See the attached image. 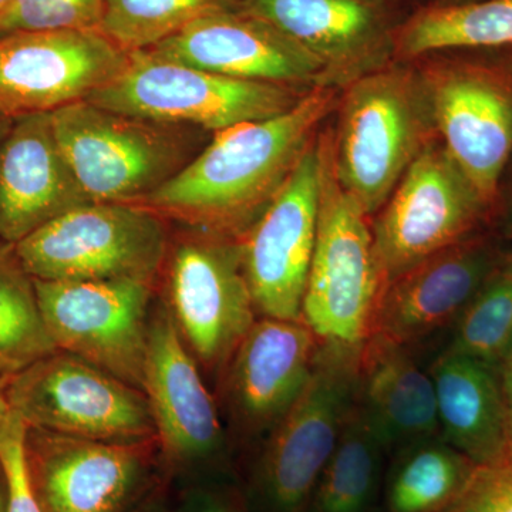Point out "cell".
<instances>
[{
    "label": "cell",
    "instance_id": "cell-1",
    "mask_svg": "<svg viewBox=\"0 0 512 512\" xmlns=\"http://www.w3.org/2000/svg\"><path fill=\"white\" fill-rule=\"evenodd\" d=\"M340 92L319 87L286 113L215 133L198 156L140 204L191 231L238 242L333 116Z\"/></svg>",
    "mask_w": 512,
    "mask_h": 512
},
{
    "label": "cell",
    "instance_id": "cell-2",
    "mask_svg": "<svg viewBox=\"0 0 512 512\" xmlns=\"http://www.w3.org/2000/svg\"><path fill=\"white\" fill-rule=\"evenodd\" d=\"M332 128L336 175L370 218L437 136L426 90L410 60H394L346 86Z\"/></svg>",
    "mask_w": 512,
    "mask_h": 512
},
{
    "label": "cell",
    "instance_id": "cell-3",
    "mask_svg": "<svg viewBox=\"0 0 512 512\" xmlns=\"http://www.w3.org/2000/svg\"><path fill=\"white\" fill-rule=\"evenodd\" d=\"M319 140L318 234L302 320L320 342L362 348L372 335L386 279L376 254L372 218L336 175L332 121L322 127Z\"/></svg>",
    "mask_w": 512,
    "mask_h": 512
},
{
    "label": "cell",
    "instance_id": "cell-4",
    "mask_svg": "<svg viewBox=\"0 0 512 512\" xmlns=\"http://www.w3.org/2000/svg\"><path fill=\"white\" fill-rule=\"evenodd\" d=\"M362 348L320 343L311 379L259 447L245 481L249 512H305L356 402Z\"/></svg>",
    "mask_w": 512,
    "mask_h": 512
},
{
    "label": "cell",
    "instance_id": "cell-5",
    "mask_svg": "<svg viewBox=\"0 0 512 512\" xmlns=\"http://www.w3.org/2000/svg\"><path fill=\"white\" fill-rule=\"evenodd\" d=\"M429 99L437 136L493 207L512 157V56L450 49L410 60Z\"/></svg>",
    "mask_w": 512,
    "mask_h": 512
},
{
    "label": "cell",
    "instance_id": "cell-6",
    "mask_svg": "<svg viewBox=\"0 0 512 512\" xmlns=\"http://www.w3.org/2000/svg\"><path fill=\"white\" fill-rule=\"evenodd\" d=\"M37 281L156 282L170 252L163 215L146 205L87 202L13 245Z\"/></svg>",
    "mask_w": 512,
    "mask_h": 512
},
{
    "label": "cell",
    "instance_id": "cell-7",
    "mask_svg": "<svg viewBox=\"0 0 512 512\" xmlns=\"http://www.w3.org/2000/svg\"><path fill=\"white\" fill-rule=\"evenodd\" d=\"M311 92L232 79L138 50L113 82L86 100L127 116L220 133L286 113Z\"/></svg>",
    "mask_w": 512,
    "mask_h": 512
},
{
    "label": "cell",
    "instance_id": "cell-8",
    "mask_svg": "<svg viewBox=\"0 0 512 512\" xmlns=\"http://www.w3.org/2000/svg\"><path fill=\"white\" fill-rule=\"evenodd\" d=\"M67 163L94 202L140 204L190 163L187 127L82 100L50 114Z\"/></svg>",
    "mask_w": 512,
    "mask_h": 512
},
{
    "label": "cell",
    "instance_id": "cell-9",
    "mask_svg": "<svg viewBox=\"0 0 512 512\" xmlns=\"http://www.w3.org/2000/svg\"><path fill=\"white\" fill-rule=\"evenodd\" d=\"M494 228V210L439 136L407 168L372 218L386 284L423 259Z\"/></svg>",
    "mask_w": 512,
    "mask_h": 512
},
{
    "label": "cell",
    "instance_id": "cell-10",
    "mask_svg": "<svg viewBox=\"0 0 512 512\" xmlns=\"http://www.w3.org/2000/svg\"><path fill=\"white\" fill-rule=\"evenodd\" d=\"M3 393L28 427L111 443L157 439L146 394L64 350L6 377Z\"/></svg>",
    "mask_w": 512,
    "mask_h": 512
},
{
    "label": "cell",
    "instance_id": "cell-11",
    "mask_svg": "<svg viewBox=\"0 0 512 512\" xmlns=\"http://www.w3.org/2000/svg\"><path fill=\"white\" fill-rule=\"evenodd\" d=\"M143 393L171 478L231 476L232 443L217 399L164 301L151 315Z\"/></svg>",
    "mask_w": 512,
    "mask_h": 512
},
{
    "label": "cell",
    "instance_id": "cell-12",
    "mask_svg": "<svg viewBox=\"0 0 512 512\" xmlns=\"http://www.w3.org/2000/svg\"><path fill=\"white\" fill-rule=\"evenodd\" d=\"M164 269L165 305L202 373L217 383L259 318L239 244L191 231L171 247Z\"/></svg>",
    "mask_w": 512,
    "mask_h": 512
},
{
    "label": "cell",
    "instance_id": "cell-13",
    "mask_svg": "<svg viewBox=\"0 0 512 512\" xmlns=\"http://www.w3.org/2000/svg\"><path fill=\"white\" fill-rule=\"evenodd\" d=\"M37 301L50 338L143 392L156 282L143 279L37 281Z\"/></svg>",
    "mask_w": 512,
    "mask_h": 512
},
{
    "label": "cell",
    "instance_id": "cell-14",
    "mask_svg": "<svg viewBox=\"0 0 512 512\" xmlns=\"http://www.w3.org/2000/svg\"><path fill=\"white\" fill-rule=\"evenodd\" d=\"M25 456L43 512H127L168 476L157 439L111 443L26 426Z\"/></svg>",
    "mask_w": 512,
    "mask_h": 512
},
{
    "label": "cell",
    "instance_id": "cell-15",
    "mask_svg": "<svg viewBox=\"0 0 512 512\" xmlns=\"http://www.w3.org/2000/svg\"><path fill=\"white\" fill-rule=\"evenodd\" d=\"M130 52L100 30H20L0 35V116L10 120L89 99L113 82Z\"/></svg>",
    "mask_w": 512,
    "mask_h": 512
},
{
    "label": "cell",
    "instance_id": "cell-16",
    "mask_svg": "<svg viewBox=\"0 0 512 512\" xmlns=\"http://www.w3.org/2000/svg\"><path fill=\"white\" fill-rule=\"evenodd\" d=\"M320 131L274 201L239 239L259 318L302 319L320 205Z\"/></svg>",
    "mask_w": 512,
    "mask_h": 512
},
{
    "label": "cell",
    "instance_id": "cell-17",
    "mask_svg": "<svg viewBox=\"0 0 512 512\" xmlns=\"http://www.w3.org/2000/svg\"><path fill=\"white\" fill-rule=\"evenodd\" d=\"M320 343L302 319H256L217 382L231 443H262L284 419L311 379Z\"/></svg>",
    "mask_w": 512,
    "mask_h": 512
},
{
    "label": "cell",
    "instance_id": "cell-18",
    "mask_svg": "<svg viewBox=\"0 0 512 512\" xmlns=\"http://www.w3.org/2000/svg\"><path fill=\"white\" fill-rule=\"evenodd\" d=\"M237 8L302 47L339 90L396 60L397 33L413 12L394 0H237Z\"/></svg>",
    "mask_w": 512,
    "mask_h": 512
},
{
    "label": "cell",
    "instance_id": "cell-19",
    "mask_svg": "<svg viewBox=\"0 0 512 512\" xmlns=\"http://www.w3.org/2000/svg\"><path fill=\"white\" fill-rule=\"evenodd\" d=\"M511 248L490 228L423 259L384 285L370 336L412 348L454 326Z\"/></svg>",
    "mask_w": 512,
    "mask_h": 512
},
{
    "label": "cell",
    "instance_id": "cell-20",
    "mask_svg": "<svg viewBox=\"0 0 512 512\" xmlns=\"http://www.w3.org/2000/svg\"><path fill=\"white\" fill-rule=\"evenodd\" d=\"M146 52L232 79L302 90L330 87L318 60L275 26L238 8L201 16Z\"/></svg>",
    "mask_w": 512,
    "mask_h": 512
},
{
    "label": "cell",
    "instance_id": "cell-21",
    "mask_svg": "<svg viewBox=\"0 0 512 512\" xmlns=\"http://www.w3.org/2000/svg\"><path fill=\"white\" fill-rule=\"evenodd\" d=\"M92 202L57 143L50 114L13 121L0 147V241L15 245Z\"/></svg>",
    "mask_w": 512,
    "mask_h": 512
},
{
    "label": "cell",
    "instance_id": "cell-22",
    "mask_svg": "<svg viewBox=\"0 0 512 512\" xmlns=\"http://www.w3.org/2000/svg\"><path fill=\"white\" fill-rule=\"evenodd\" d=\"M356 406L387 454L440 436L436 392L430 372L410 348L370 336L360 349Z\"/></svg>",
    "mask_w": 512,
    "mask_h": 512
},
{
    "label": "cell",
    "instance_id": "cell-23",
    "mask_svg": "<svg viewBox=\"0 0 512 512\" xmlns=\"http://www.w3.org/2000/svg\"><path fill=\"white\" fill-rule=\"evenodd\" d=\"M430 376L441 439L476 464L500 456L511 439L495 367L444 350Z\"/></svg>",
    "mask_w": 512,
    "mask_h": 512
},
{
    "label": "cell",
    "instance_id": "cell-24",
    "mask_svg": "<svg viewBox=\"0 0 512 512\" xmlns=\"http://www.w3.org/2000/svg\"><path fill=\"white\" fill-rule=\"evenodd\" d=\"M512 46V0H478L460 6H419L397 33L396 60L450 49Z\"/></svg>",
    "mask_w": 512,
    "mask_h": 512
},
{
    "label": "cell",
    "instance_id": "cell-25",
    "mask_svg": "<svg viewBox=\"0 0 512 512\" xmlns=\"http://www.w3.org/2000/svg\"><path fill=\"white\" fill-rule=\"evenodd\" d=\"M476 466L440 436L410 444L394 453L384 473L380 511L443 512Z\"/></svg>",
    "mask_w": 512,
    "mask_h": 512
},
{
    "label": "cell",
    "instance_id": "cell-26",
    "mask_svg": "<svg viewBox=\"0 0 512 512\" xmlns=\"http://www.w3.org/2000/svg\"><path fill=\"white\" fill-rule=\"evenodd\" d=\"M386 456L355 402L305 512H377Z\"/></svg>",
    "mask_w": 512,
    "mask_h": 512
},
{
    "label": "cell",
    "instance_id": "cell-27",
    "mask_svg": "<svg viewBox=\"0 0 512 512\" xmlns=\"http://www.w3.org/2000/svg\"><path fill=\"white\" fill-rule=\"evenodd\" d=\"M55 350L35 279L20 264L13 245L0 241V377L15 375Z\"/></svg>",
    "mask_w": 512,
    "mask_h": 512
},
{
    "label": "cell",
    "instance_id": "cell-28",
    "mask_svg": "<svg viewBox=\"0 0 512 512\" xmlns=\"http://www.w3.org/2000/svg\"><path fill=\"white\" fill-rule=\"evenodd\" d=\"M237 0H104L100 32L127 52L150 49L194 20Z\"/></svg>",
    "mask_w": 512,
    "mask_h": 512
},
{
    "label": "cell",
    "instance_id": "cell-29",
    "mask_svg": "<svg viewBox=\"0 0 512 512\" xmlns=\"http://www.w3.org/2000/svg\"><path fill=\"white\" fill-rule=\"evenodd\" d=\"M448 352L497 367L512 348V271L505 265L468 303L454 323Z\"/></svg>",
    "mask_w": 512,
    "mask_h": 512
},
{
    "label": "cell",
    "instance_id": "cell-30",
    "mask_svg": "<svg viewBox=\"0 0 512 512\" xmlns=\"http://www.w3.org/2000/svg\"><path fill=\"white\" fill-rule=\"evenodd\" d=\"M104 0H15L0 35L20 30H100Z\"/></svg>",
    "mask_w": 512,
    "mask_h": 512
},
{
    "label": "cell",
    "instance_id": "cell-31",
    "mask_svg": "<svg viewBox=\"0 0 512 512\" xmlns=\"http://www.w3.org/2000/svg\"><path fill=\"white\" fill-rule=\"evenodd\" d=\"M443 512H512V443L500 456L477 464Z\"/></svg>",
    "mask_w": 512,
    "mask_h": 512
},
{
    "label": "cell",
    "instance_id": "cell-32",
    "mask_svg": "<svg viewBox=\"0 0 512 512\" xmlns=\"http://www.w3.org/2000/svg\"><path fill=\"white\" fill-rule=\"evenodd\" d=\"M25 433L26 424L10 410L0 426V463L8 487V512H43L26 464Z\"/></svg>",
    "mask_w": 512,
    "mask_h": 512
},
{
    "label": "cell",
    "instance_id": "cell-33",
    "mask_svg": "<svg viewBox=\"0 0 512 512\" xmlns=\"http://www.w3.org/2000/svg\"><path fill=\"white\" fill-rule=\"evenodd\" d=\"M170 512H249L242 487L231 476L190 481Z\"/></svg>",
    "mask_w": 512,
    "mask_h": 512
},
{
    "label": "cell",
    "instance_id": "cell-34",
    "mask_svg": "<svg viewBox=\"0 0 512 512\" xmlns=\"http://www.w3.org/2000/svg\"><path fill=\"white\" fill-rule=\"evenodd\" d=\"M494 229L512 247V157L498 183L494 205Z\"/></svg>",
    "mask_w": 512,
    "mask_h": 512
},
{
    "label": "cell",
    "instance_id": "cell-35",
    "mask_svg": "<svg viewBox=\"0 0 512 512\" xmlns=\"http://www.w3.org/2000/svg\"><path fill=\"white\" fill-rule=\"evenodd\" d=\"M171 483H173V478L164 476L127 512H170L171 505H173Z\"/></svg>",
    "mask_w": 512,
    "mask_h": 512
},
{
    "label": "cell",
    "instance_id": "cell-36",
    "mask_svg": "<svg viewBox=\"0 0 512 512\" xmlns=\"http://www.w3.org/2000/svg\"><path fill=\"white\" fill-rule=\"evenodd\" d=\"M495 370H497L498 383H500L501 396H503L512 443V348L508 350L507 355L498 363Z\"/></svg>",
    "mask_w": 512,
    "mask_h": 512
},
{
    "label": "cell",
    "instance_id": "cell-37",
    "mask_svg": "<svg viewBox=\"0 0 512 512\" xmlns=\"http://www.w3.org/2000/svg\"><path fill=\"white\" fill-rule=\"evenodd\" d=\"M0 512H8V487H6V477L2 463H0Z\"/></svg>",
    "mask_w": 512,
    "mask_h": 512
},
{
    "label": "cell",
    "instance_id": "cell-38",
    "mask_svg": "<svg viewBox=\"0 0 512 512\" xmlns=\"http://www.w3.org/2000/svg\"><path fill=\"white\" fill-rule=\"evenodd\" d=\"M5 379L0 380V426L5 423L10 414L8 403H6L5 393H3V386H5Z\"/></svg>",
    "mask_w": 512,
    "mask_h": 512
},
{
    "label": "cell",
    "instance_id": "cell-39",
    "mask_svg": "<svg viewBox=\"0 0 512 512\" xmlns=\"http://www.w3.org/2000/svg\"><path fill=\"white\" fill-rule=\"evenodd\" d=\"M478 2V0H431L427 5H437V6H460V5H468V3Z\"/></svg>",
    "mask_w": 512,
    "mask_h": 512
},
{
    "label": "cell",
    "instance_id": "cell-40",
    "mask_svg": "<svg viewBox=\"0 0 512 512\" xmlns=\"http://www.w3.org/2000/svg\"><path fill=\"white\" fill-rule=\"evenodd\" d=\"M13 121L6 119V117L0 116V147H2L3 141H5L6 136L12 128Z\"/></svg>",
    "mask_w": 512,
    "mask_h": 512
},
{
    "label": "cell",
    "instance_id": "cell-41",
    "mask_svg": "<svg viewBox=\"0 0 512 512\" xmlns=\"http://www.w3.org/2000/svg\"><path fill=\"white\" fill-rule=\"evenodd\" d=\"M13 2H15V0H0V18H2L3 13L12 6Z\"/></svg>",
    "mask_w": 512,
    "mask_h": 512
},
{
    "label": "cell",
    "instance_id": "cell-42",
    "mask_svg": "<svg viewBox=\"0 0 512 512\" xmlns=\"http://www.w3.org/2000/svg\"><path fill=\"white\" fill-rule=\"evenodd\" d=\"M505 265H507L512 271V248L511 251L508 252L507 259H505Z\"/></svg>",
    "mask_w": 512,
    "mask_h": 512
},
{
    "label": "cell",
    "instance_id": "cell-43",
    "mask_svg": "<svg viewBox=\"0 0 512 512\" xmlns=\"http://www.w3.org/2000/svg\"><path fill=\"white\" fill-rule=\"evenodd\" d=\"M394 2L403 3V5H407V3L413 2V0H394Z\"/></svg>",
    "mask_w": 512,
    "mask_h": 512
},
{
    "label": "cell",
    "instance_id": "cell-44",
    "mask_svg": "<svg viewBox=\"0 0 512 512\" xmlns=\"http://www.w3.org/2000/svg\"><path fill=\"white\" fill-rule=\"evenodd\" d=\"M507 49H508V52H510V53H511V56H512V46L507 47Z\"/></svg>",
    "mask_w": 512,
    "mask_h": 512
},
{
    "label": "cell",
    "instance_id": "cell-45",
    "mask_svg": "<svg viewBox=\"0 0 512 512\" xmlns=\"http://www.w3.org/2000/svg\"><path fill=\"white\" fill-rule=\"evenodd\" d=\"M5 379V377H0V380Z\"/></svg>",
    "mask_w": 512,
    "mask_h": 512
}]
</instances>
